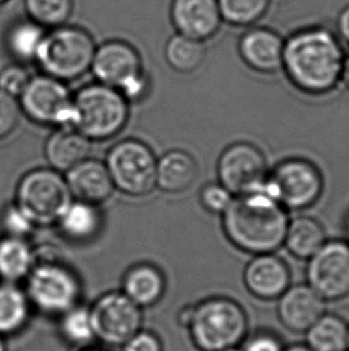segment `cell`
<instances>
[{"mask_svg": "<svg viewBox=\"0 0 349 351\" xmlns=\"http://www.w3.org/2000/svg\"><path fill=\"white\" fill-rule=\"evenodd\" d=\"M164 56L172 70L190 73L201 66L205 59V47L201 41L176 34L166 43Z\"/></svg>", "mask_w": 349, "mask_h": 351, "instance_id": "83f0119b", "label": "cell"}, {"mask_svg": "<svg viewBox=\"0 0 349 351\" xmlns=\"http://www.w3.org/2000/svg\"><path fill=\"white\" fill-rule=\"evenodd\" d=\"M217 171L219 184L235 197L263 191L269 173L260 149L246 142L235 143L222 152Z\"/></svg>", "mask_w": 349, "mask_h": 351, "instance_id": "4fadbf2b", "label": "cell"}, {"mask_svg": "<svg viewBox=\"0 0 349 351\" xmlns=\"http://www.w3.org/2000/svg\"><path fill=\"white\" fill-rule=\"evenodd\" d=\"M283 339L278 333L260 330L249 333L240 346V351H283Z\"/></svg>", "mask_w": 349, "mask_h": 351, "instance_id": "8d00e7d4", "label": "cell"}, {"mask_svg": "<svg viewBox=\"0 0 349 351\" xmlns=\"http://www.w3.org/2000/svg\"><path fill=\"white\" fill-rule=\"evenodd\" d=\"M76 351H108V350H104V349H102V348H96L94 347V344H92V346H89V347H84V348H77V349H75Z\"/></svg>", "mask_w": 349, "mask_h": 351, "instance_id": "60d3db41", "label": "cell"}, {"mask_svg": "<svg viewBox=\"0 0 349 351\" xmlns=\"http://www.w3.org/2000/svg\"><path fill=\"white\" fill-rule=\"evenodd\" d=\"M72 195L65 176L49 168H36L25 173L16 190V203L36 227L57 224Z\"/></svg>", "mask_w": 349, "mask_h": 351, "instance_id": "52a82bcc", "label": "cell"}, {"mask_svg": "<svg viewBox=\"0 0 349 351\" xmlns=\"http://www.w3.org/2000/svg\"><path fill=\"white\" fill-rule=\"evenodd\" d=\"M263 191L285 209H307L320 199L323 178L311 162L288 158L269 171Z\"/></svg>", "mask_w": 349, "mask_h": 351, "instance_id": "30bf717a", "label": "cell"}, {"mask_svg": "<svg viewBox=\"0 0 349 351\" xmlns=\"http://www.w3.org/2000/svg\"><path fill=\"white\" fill-rule=\"evenodd\" d=\"M96 342L107 348L122 347L144 328L142 308L122 291L101 295L90 307Z\"/></svg>", "mask_w": 349, "mask_h": 351, "instance_id": "7c38bea8", "label": "cell"}, {"mask_svg": "<svg viewBox=\"0 0 349 351\" xmlns=\"http://www.w3.org/2000/svg\"><path fill=\"white\" fill-rule=\"evenodd\" d=\"M33 307L23 289L0 280V336L10 337L28 326Z\"/></svg>", "mask_w": 349, "mask_h": 351, "instance_id": "cb8c5ba5", "label": "cell"}, {"mask_svg": "<svg viewBox=\"0 0 349 351\" xmlns=\"http://www.w3.org/2000/svg\"><path fill=\"white\" fill-rule=\"evenodd\" d=\"M0 351H9L6 338L3 337V336H0Z\"/></svg>", "mask_w": 349, "mask_h": 351, "instance_id": "b9f144b4", "label": "cell"}, {"mask_svg": "<svg viewBox=\"0 0 349 351\" xmlns=\"http://www.w3.org/2000/svg\"><path fill=\"white\" fill-rule=\"evenodd\" d=\"M96 46L83 29L57 27L46 33L35 62L43 73L59 81H75L89 71Z\"/></svg>", "mask_w": 349, "mask_h": 351, "instance_id": "8992f818", "label": "cell"}, {"mask_svg": "<svg viewBox=\"0 0 349 351\" xmlns=\"http://www.w3.org/2000/svg\"><path fill=\"white\" fill-rule=\"evenodd\" d=\"M326 312V301L309 285H289L276 306L280 323L293 333L307 332Z\"/></svg>", "mask_w": 349, "mask_h": 351, "instance_id": "9a60e30c", "label": "cell"}, {"mask_svg": "<svg viewBox=\"0 0 349 351\" xmlns=\"http://www.w3.org/2000/svg\"><path fill=\"white\" fill-rule=\"evenodd\" d=\"M65 180L72 199L97 206L105 203L115 190L105 163L89 157L67 171Z\"/></svg>", "mask_w": 349, "mask_h": 351, "instance_id": "ac0fdd59", "label": "cell"}, {"mask_svg": "<svg viewBox=\"0 0 349 351\" xmlns=\"http://www.w3.org/2000/svg\"><path fill=\"white\" fill-rule=\"evenodd\" d=\"M0 224L6 237H18L25 240L36 229V226L31 222V219L16 204L8 205L3 210L0 216Z\"/></svg>", "mask_w": 349, "mask_h": 351, "instance_id": "d6a6232c", "label": "cell"}, {"mask_svg": "<svg viewBox=\"0 0 349 351\" xmlns=\"http://www.w3.org/2000/svg\"><path fill=\"white\" fill-rule=\"evenodd\" d=\"M166 290V276L150 263L135 264L123 276L121 291L140 308L156 306L164 298Z\"/></svg>", "mask_w": 349, "mask_h": 351, "instance_id": "44dd1931", "label": "cell"}, {"mask_svg": "<svg viewBox=\"0 0 349 351\" xmlns=\"http://www.w3.org/2000/svg\"><path fill=\"white\" fill-rule=\"evenodd\" d=\"M30 78L31 77L29 76L28 71L24 67L19 65L5 67L4 70L0 72V90L18 99Z\"/></svg>", "mask_w": 349, "mask_h": 351, "instance_id": "d590c367", "label": "cell"}, {"mask_svg": "<svg viewBox=\"0 0 349 351\" xmlns=\"http://www.w3.org/2000/svg\"><path fill=\"white\" fill-rule=\"evenodd\" d=\"M198 163L189 152L174 149L157 160L156 187L166 193H182L198 179Z\"/></svg>", "mask_w": 349, "mask_h": 351, "instance_id": "7402d4cb", "label": "cell"}, {"mask_svg": "<svg viewBox=\"0 0 349 351\" xmlns=\"http://www.w3.org/2000/svg\"><path fill=\"white\" fill-rule=\"evenodd\" d=\"M313 351H348V324L337 314L324 313L305 332Z\"/></svg>", "mask_w": 349, "mask_h": 351, "instance_id": "4316f807", "label": "cell"}, {"mask_svg": "<svg viewBox=\"0 0 349 351\" xmlns=\"http://www.w3.org/2000/svg\"><path fill=\"white\" fill-rule=\"evenodd\" d=\"M44 35V28L30 19L14 24L8 35L10 53L19 62H33Z\"/></svg>", "mask_w": 349, "mask_h": 351, "instance_id": "f546056e", "label": "cell"}, {"mask_svg": "<svg viewBox=\"0 0 349 351\" xmlns=\"http://www.w3.org/2000/svg\"><path fill=\"white\" fill-rule=\"evenodd\" d=\"M243 278L249 293L264 301L278 300L291 285L287 264L273 253L254 256L246 264Z\"/></svg>", "mask_w": 349, "mask_h": 351, "instance_id": "2e32d148", "label": "cell"}, {"mask_svg": "<svg viewBox=\"0 0 349 351\" xmlns=\"http://www.w3.org/2000/svg\"><path fill=\"white\" fill-rule=\"evenodd\" d=\"M120 349L121 351H164V343L155 331L142 328Z\"/></svg>", "mask_w": 349, "mask_h": 351, "instance_id": "74e56055", "label": "cell"}, {"mask_svg": "<svg viewBox=\"0 0 349 351\" xmlns=\"http://www.w3.org/2000/svg\"><path fill=\"white\" fill-rule=\"evenodd\" d=\"M170 16L177 34L201 43L217 33L222 19L217 0H174Z\"/></svg>", "mask_w": 349, "mask_h": 351, "instance_id": "e0dca14e", "label": "cell"}, {"mask_svg": "<svg viewBox=\"0 0 349 351\" xmlns=\"http://www.w3.org/2000/svg\"><path fill=\"white\" fill-rule=\"evenodd\" d=\"M18 99L0 90V141L9 137L21 121Z\"/></svg>", "mask_w": 349, "mask_h": 351, "instance_id": "836d02e7", "label": "cell"}, {"mask_svg": "<svg viewBox=\"0 0 349 351\" xmlns=\"http://www.w3.org/2000/svg\"><path fill=\"white\" fill-rule=\"evenodd\" d=\"M326 242V234L317 219L299 216L288 222L283 243L299 259H309Z\"/></svg>", "mask_w": 349, "mask_h": 351, "instance_id": "484cf974", "label": "cell"}, {"mask_svg": "<svg viewBox=\"0 0 349 351\" xmlns=\"http://www.w3.org/2000/svg\"><path fill=\"white\" fill-rule=\"evenodd\" d=\"M35 264V252L25 239L0 237V280L10 283L25 280Z\"/></svg>", "mask_w": 349, "mask_h": 351, "instance_id": "d4e9b609", "label": "cell"}, {"mask_svg": "<svg viewBox=\"0 0 349 351\" xmlns=\"http://www.w3.org/2000/svg\"><path fill=\"white\" fill-rule=\"evenodd\" d=\"M91 141L72 126L55 128L44 144V157L49 167L66 173L89 157Z\"/></svg>", "mask_w": 349, "mask_h": 351, "instance_id": "d6986e66", "label": "cell"}, {"mask_svg": "<svg viewBox=\"0 0 349 351\" xmlns=\"http://www.w3.org/2000/svg\"><path fill=\"white\" fill-rule=\"evenodd\" d=\"M59 318V330L62 338L75 349L89 347L96 343L90 307L79 304Z\"/></svg>", "mask_w": 349, "mask_h": 351, "instance_id": "f1b7e54d", "label": "cell"}, {"mask_svg": "<svg viewBox=\"0 0 349 351\" xmlns=\"http://www.w3.org/2000/svg\"><path fill=\"white\" fill-rule=\"evenodd\" d=\"M25 294L38 313L62 317L81 304L83 287L73 269L60 256L36 259L25 278Z\"/></svg>", "mask_w": 349, "mask_h": 351, "instance_id": "277c9868", "label": "cell"}, {"mask_svg": "<svg viewBox=\"0 0 349 351\" xmlns=\"http://www.w3.org/2000/svg\"><path fill=\"white\" fill-rule=\"evenodd\" d=\"M22 114L43 126H72L75 123L73 96L65 82L40 75L31 77L18 97Z\"/></svg>", "mask_w": 349, "mask_h": 351, "instance_id": "8fae6325", "label": "cell"}, {"mask_svg": "<svg viewBox=\"0 0 349 351\" xmlns=\"http://www.w3.org/2000/svg\"><path fill=\"white\" fill-rule=\"evenodd\" d=\"M337 27H339L341 36L349 43V6L341 12Z\"/></svg>", "mask_w": 349, "mask_h": 351, "instance_id": "f35d334b", "label": "cell"}, {"mask_svg": "<svg viewBox=\"0 0 349 351\" xmlns=\"http://www.w3.org/2000/svg\"><path fill=\"white\" fill-rule=\"evenodd\" d=\"M62 235L73 242H89L103 227V217L97 205L72 200L57 221Z\"/></svg>", "mask_w": 349, "mask_h": 351, "instance_id": "603a6c76", "label": "cell"}, {"mask_svg": "<svg viewBox=\"0 0 349 351\" xmlns=\"http://www.w3.org/2000/svg\"><path fill=\"white\" fill-rule=\"evenodd\" d=\"M105 166L115 190L129 197H145L156 189L157 158L138 139H123L109 150Z\"/></svg>", "mask_w": 349, "mask_h": 351, "instance_id": "9c48e42d", "label": "cell"}, {"mask_svg": "<svg viewBox=\"0 0 349 351\" xmlns=\"http://www.w3.org/2000/svg\"><path fill=\"white\" fill-rule=\"evenodd\" d=\"M73 128L91 142L116 137L129 119V102L120 91L94 83L83 86L73 96Z\"/></svg>", "mask_w": 349, "mask_h": 351, "instance_id": "5b68a950", "label": "cell"}, {"mask_svg": "<svg viewBox=\"0 0 349 351\" xmlns=\"http://www.w3.org/2000/svg\"><path fill=\"white\" fill-rule=\"evenodd\" d=\"M179 322L198 351H229L240 348L249 335V318L236 300L211 296L188 304Z\"/></svg>", "mask_w": 349, "mask_h": 351, "instance_id": "3957f363", "label": "cell"}, {"mask_svg": "<svg viewBox=\"0 0 349 351\" xmlns=\"http://www.w3.org/2000/svg\"><path fill=\"white\" fill-rule=\"evenodd\" d=\"M283 46L278 34L268 29H253L242 38L240 53L256 71L273 73L283 69Z\"/></svg>", "mask_w": 349, "mask_h": 351, "instance_id": "ffe728a7", "label": "cell"}, {"mask_svg": "<svg viewBox=\"0 0 349 351\" xmlns=\"http://www.w3.org/2000/svg\"><path fill=\"white\" fill-rule=\"evenodd\" d=\"M346 86H347V88H348L349 90V70L347 71V73H346Z\"/></svg>", "mask_w": 349, "mask_h": 351, "instance_id": "7bdbcfd3", "label": "cell"}, {"mask_svg": "<svg viewBox=\"0 0 349 351\" xmlns=\"http://www.w3.org/2000/svg\"><path fill=\"white\" fill-rule=\"evenodd\" d=\"M307 285L326 302L349 295V243L340 240L326 242L307 259Z\"/></svg>", "mask_w": 349, "mask_h": 351, "instance_id": "5bb4252c", "label": "cell"}, {"mask_svg": "<svg viewBox=\"0 0 349 351\" xmlns=\"http://www.w3.org/2000/svg\"><path fill=\"white\" fill-rule=\"evenodd\" d=\"M345 52L334 34L322 28L294 34L283 46V67L299 90L324 95L345 75Z\"/></svg>", "mask_w": 349, "mask_h": 351, "instance_id": "6da1fadb", "label": "cell"}, {"mask_svg": "<svg viewBox=\"0 0 349 351\" xmlns=\"http://www.w3.org/2000/svg\"><path fill=\"white\" fill-rule=\"evenodd\" d=\"M232 199L233 195L222 184H208L200 192L201 205L211 214H224Z\"/></svg>", "mask_w": 349, "mask_h": 351, "instance_id": "e575fe53", "label": "cell"}, {"mask_svg": "<svg viewBox=\"0 0 349 351\" xmlns=\"http://www.w3.org/2000/svg\"><path fill=\"white\" fill-rule=\"evenodd\" d=\"M222 216L227 239L255 256L280 248L289 222L286 209L264 191L233 197Z\"/></svg>", "mask_w": 349, "mask_h": 351, "instance_id": "7a4b0ae2", "label": "cell"}, {"mask_svg": "<svg viewBox=\"0 0 349 351\" xmlns=\"http://www.w3.org/2000/svg\"><path fill=\"white\" fill-rule=\"evenodd\" d=\"M90 70L97 83L120 91L128 102L142 100L148 88L139 53L120 40L96 47Z\"/></svg>", "mask_w": 349, "mask_h": 351, "instance_id": "ba28073f", "label": "cell"}, {"mask_svg": "<svg viewBox=\"0 0 349 351\" xmlns=\"http://www.w3.org/2000/svg\"><path fill=\"white\" fill-rule=\"evenodd\" d=\"M348 351H349V324H348Z\"/></svg>", "mask_w": 349, "mask_h": 351, "instance_id": "ee69618b", "label": "cell"}, {"mask_svg": "<svg viewBox=\"0 0 349 351\" xmlns=\"http://www.w3.org/2000/svg\"><path fill=\"white\" fill-rule=\"evenodd\" d=\"M222 19L236 25L254 23L268 9L269 0H217Z\"/></svg>", "mask_w": 349, "mask_h": 351, "instance_id": "1f68e13d", "label": "cell"}, {"mask_svg": "<svg viewBox=\"0 0 349 351\" xmlns=\"http://www.w3.org/2000/svg\"><path fill=\"white\" fill-rule=\"evenodd\" d=\"M283 351H313L311 348L307 347L305 343H293L289 346H285Z\"/></svg>", "mask_w": 349, "mask_h": 351, "instance_id": "ab89813d", "label": "cell"}, {"mask_svg": "<svg viewBox=\"0 0 349 351\" xmlns=\"http://www.w3.org/2000/svg\"><path fill=\"white\" fill-rule=\"evenodd\" d=\"M24 8L30 21L41 27L57 28L70 19L72 0H24Z\"/></svg>", "mask_w": 349, "mask_h": 351, "instance_id": "4dcf8cb0", "label": "cell"}]
</instances>
